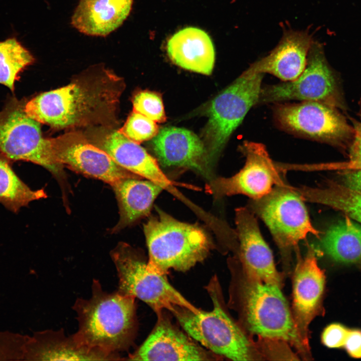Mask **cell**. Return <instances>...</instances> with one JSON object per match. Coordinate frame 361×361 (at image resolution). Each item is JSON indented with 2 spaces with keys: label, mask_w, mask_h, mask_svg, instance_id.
Here are the masks:
<instances>
[{
  "label": "cell",
  "mask_w": 361,
  "mask_h": 361,
  "mask_svg": "<svg viewBox=\"0 0 361 361\" xmlns=\"http://www.w3.org/2000/svg\"><path fill=\"white\" fill-rule=\"evenodd\" d=\"M110 72L43 93L25 104V111L40 123L57 128L102 124L112 118L121 91Z\"/></svg>",
  "instance_id": "6da1fadb"
},
{
  "label": "cell",
  "mask_w": 361,
  "mask_h": 361,
  "mask_svg": "<svg viewBox=\"0 0 361 361\" xmlns=\"http://www.w3.org/2000/svg\"><path fill=\"white\" fill-rule=\"evenodd\" d=\"M72 308L78 323L73 335L81 345L117 355L132 345L137 326L135 298L105 291L94 279L91 296L77 298Z\"/></svg>",
  "instance_id": "7a4b0ae2"
},
{
  "label": "cell",
  "mask_w": 361,
  "mask_h": 361,
  "mask_svg": "<svg viewBox=\"0 0 361 361\" xmlns=\"http://www.w3.org/2000/svg\"><path fill=\"white\" fill-rule=\"evenodd\" d=\"M280 287L253 278L243 270L239 278L233 277L231 301L251 332L264 338L289 342L305 352L308 348L298 335Z\"/></svg>",
  "instance_id": "3957f363"
},
{
  "label": "cell",
  "mask_w": 361,
  "mask_h": 361,
  "mask_svg": "<svg viewBox=\"0 0 361 361\" xmlns=\"http://www.w3.org/2000/svg\"><path fill=\"white\" fill-rule=\"evenodd\" d=\"M156 211L143 225L151 268L163 274L170 269L186 272L208 257L214 244L203 227Z\"/></svg>",
  "instance_id": "277c9868"
},
{
  "label": "cell",
  "mask_w": 361,
  "mask_h": 361,
  "mask_svg": "<svg viewBox=\"0 0 361 361\" xmlns=\"http://www.w3.org/2000/svg\"><path fill=\"white\" fill-rule=\"evenodd\" d=\"M206 289L213 309L196 312L175 306L170 312L179 324L189 336L218 356L233 360L257 359L254 345L225 309L217 277L212 278Z\"/></svg>",
  "instance_id": "5b68a950"
},
{
  "label": "cell",
  "mask_w": 361,
  "mask_h": 361,
  "mask_svg": "<svg viewBox=\"0 0 361 361\" xmlns=\"http://www.w3.org/2000/svg\"><path fill=\"white\" fill-rule=\"evenodd\" d=\"M118 278L117 290L120 294L137 298L157 314L174 306L194 312L196 307L168 281L165 274L151 268L139 250L126 243H120L110 253Z\"/></svg>",
  "instance_id": "8992f818"
},
{
  "label": "cell",
  "mask_w": 361,
  "mask_h": 361,
  "mask_svg": "<svg viewBox=\"0 0 361 361\" xmlns=\"http://www.w3.org/2000/svg\"><path fill=\"white\" fill-rule=\"evenodd\" d=\"M304 202L294 187L285 182L264 197L250 200L247 207L267 227L284 257L309 235L319 236Z\"/></svg>",
  "instance_id": "52a82bcc"
},
{
  "label": "cell",
  "mask_w": 361,
  "mask_h": 361,
  "mask_svg": "<svg viewBox=\"0 0 361 361\" xmlns=\"http://www.w3.org/2000/svg\"><path fill=\"white\" fill-rule=\"evenodd\" d=\"M263 75L243 73L210 102L203 141L211 167L249 110L257 105Z\"/></svg>",
  "instance_id": "ba28073f"
},
{
  "label": "cell",
  "mask_w": 361,
  "mask_h": 361,
  "mask_svg": "<svg viewBox=\"0 0 361 361\" xmlns=\"http://www.w3.org/2000/svg\"><path fill=\"white\" fill-rule=\"evenodd\" d=\"M289 100L315 101L347 109L340 80L328 64L321 44L313 42L306 67L296 79L261 88L257 104Z\"/></svg>",
  "instance_id": "9c48e42d"
},
{
  "label": "cell",
  "mask_w": 361,
  "mask_h": 361,
  "mask_svg": "<svg viewBox=\"0 0 361 361\" xmlns=\"http://www.w3.org/2000/svg\"><path fill=\"white\" fill-rule=\"evenodd\" d=\"M25 104L12 97L0 111V152L9 160L30 161L59 176L62 165L54 156L50 138L43 136L40 123L26 114Z\"/></svg>",
  "instance_id": "30bf717a"
},
{
  "label": "cell",
  "mask_w": 361,
  "mask_h": 361,
  "mask_svg": "<svg viewBox=\"0 0 361 361\" xmlns=\"http://www.w3.org/2000/svg\"><path fill=\"white\" fill-rule=\"evenodd\" d=\"M274 104L273 117L282 130L340 148L349 146L354 128L337 108L315 101Z\"/></svg>",
  "instance_id": "8fae6325"
},
{
  "label": "cell",
  "mask_w": 361,
  "mask_h": 361,
  "mask_svg": "<svg viewBox=\"0 0 361 361\" xmlns=\"http://www.w3.org/2000/svg\"><path fill=\"white\" fill-rule=\"evenodd\" d=\"M239 149L245 157L243 167L232 176L213 179L207 185L209 193L216 198L242 195L255 200L285 182L281 174L283 172L271 159L264 144L244 141Z\"/></svg>",
  "instance_id": "7c38bea8"
},
{
  "label": "cell",
  "mask_w": 361,
  "mask_h": 361,
  "mask_svg": "<svg viewBox=\"0 0 361 361\" xmlns=\"http://www.w3.org/2000/svg\"><path fill=\"white\" fill-rule=\"evenodd\" d=\"M50 141L54 156L60 164L112 187L124 178L139 176L119 165L80 133L69 132Z\"/></svg>",
  "instance_id": "4fadbf2b"
},
{
  "label": "cell",
  "mask_w": 361,
  "mask_h": 361,
  "mask_svg": "<svg viewBox=\"0 0 361 361\" xmlns=\"http://www.w3.org/2000/svg\"><path fill=\"white\" fill-rule=\"evenodd\" d=\"M143 343L125 360H211L218 355L205 349L174 326L163 313Z\"/></svg>",
  "instance_id": "5bb4252c"
},
{
  "label": "cell",
  "mask_w": 361,
  "mask_h": 361,
  "mask_svg": "<svg viewBox=\"0 0 361 361\" xmlns=\"http://www.w3.org/2000/svg\"><path fill=\"white\" fill-rule=\"evenodd\" d=\"M238 255L243 270L258 280L281 286L272 252L260 231L256 216L247 208L236 210Z\"/></svg>",
  "instance_id": "9a60e30c"
},
{
  "label": "cell",
  "mask_w": 361,
  "mask_h": 361,
  "mask_svg": "<svg viewBox=\"0 0 361 361\" xmlns=\"http://www.w3.org/2000/svg\"><path fill=\"white\" fill-rule=\"evenodd\" d=\"M324 284V272L318 265L314 250L309 247L294 272L292 314L298 335L307 348L309 325L320 310Z\"/></svg>",
  "instance_id": "2e32d148"
},
{
  "label": "cell",
  "mask_w": 361,
  "mask_h": 361,
  "mask_svg": "<svg viewBox=\"0 0 361 361\" xmlns=\"http://www.w3.org/2000/svg\"><path fill=\"white\" fill-rule=\"evenodd\" d=\"M153 150L163 167H184L207 176L211 169L202 140L187 129L167 127L152 140Z\"/></svg>",
  "instance_id": "e0dca14e"
},
{
  "label": "cell",
  "mask_w": 361,
  "mask_h": 361,
  "mask_svg": "<svg viewBox=\"0 0 361 361\" xmlns=\"http://www.w3.org/2000/svg\"><path fill=\"white\" fill-rule=\"evenodd\" d=\"M313 42L307 32L287 31L268 55L254 62L243 73H269L284 82L294 80L304 70Z\"/></svg>",
  "instance_id": "ac0fdd59"
},
{
  "label": "cell",
  "mask_w": 361,
  "mask_h": 361,
  "mask_svg": "<svg viewBox=\"0 0 361 361\" xmlns=\"http://www.w3.org/2000/svg\"><path fill=\"white\" fill-rule=\"evenodd\" d=\"M120 355L108 353L81 345L63 329L46 330L27 336L24 359L29 360H116Z\"/></svg>",
  "instance_id": "d6986e66"
},
{
  "label": "cell",
  "mask_w": 361,
  "mask_h": 361,
  "mask_svg": "<svg viewBox=\"0 0 361 361\" xmlns=\"http://www.w3.org/2000/svg\"><path fill=\"white\" fill-rule=\"evenodd\" d=\"M95 144L128 171L170 190L174 184L160 169L156 160L145 149L119 130L106 133Z\"/></svg>",
  "instance_id": "ffe728a7"
},
{
  "label": "cell",
  "mask_w": 361,
  "mask_h": 361,
  "mask_svg": "<svg viewBox=\"0 0 361 361\" xmlns=\"http://www.w3.org/2000/svg\"><path fill=\"white\" fill-rule=\"evenodd\" d=\"M167 52L170 60L188 70L210 75L215 61L214 44L209 35L195 27L183 29L168 40Z\"/></svg>",
  "instance_id": "44dd1931"
},
{
  "label": "cell",
  "mask_w": 361,
  "mask_h": 361,
  "mask_svg": "<svg viewBox=\"0 0 361 361\" xmlns=\"http://www.w3.org/2000/svg\"><path fill=\"white\" fill-rule=\"evenodd\" d=\"M132 3L133 0H80L71 25L86 35L106 37L122 24Z\"/></svg>",
  "instance_id": "7402d4cb"
},
{
  "label": "cell",
  "mask_w": 361,
  "mask_h": 361,
  "mask_svg": "<svg viewBox=\"0 0 361 361\" xmlns=\"http://www.w3.org/2000/svg\"><path fill=\"white\" fill-rule=\"evenodd\" d=\"M119 208V220L112 229L118 232L147 216L153 202L163 189L151 180L139 177H127L112 187Z\"/></svg>",
  "instance_id": "603a6c76"
},
{
  "label": "cell",
  "mask_w": 361,
  "mask_h": 361,
  "mask_svg": "<svg viewBox=\"0 0 361 361\" xmlns=\"http://www.w3.org/2000/svg\"><path fill=\"white\" fill-rule=\"evenodd\" d=\"M321 238V246L332 260L344 264L361 262V224L346 216Z\"/></svg>",
  "instance_id": "cb8c5ba5"
},
{
  "label": "cell",
  "mask_w": 361,
  "mask_h": 361,
  "mask_svg": "<svg viewBox=\"0 0 361 361\" xmlns=\"http://www.w3.org/2000/svg\"><path fill=\"white\" fill-rule=\"evenodd\" d=\"M305 201L325 205L361 224V193L334 182L320 187H295Z\"/></svg>",
  "instance_id": "d4e9b609"
},
{
  "label": "cell",
  "mask_w": 361,
  "mask_h": 361,
  "mask_svg": "<svg viewBox=\"0 0 361 361\" xmlns=\"http://www.w3.org/2000/svg\"><path fill=\"white\" fill-rule=\"evenodd\" d=\"M46 197L44 190H32L17 176L7 161L0 157L1 204L16 213L30 202Z\"/></svg>",
  "instance_id": "484cf974"
},
{
  "label": "cell",
  "mask_w": 361,
  "mask_h": 361,
  "mask_svg": "<svg viewBox=\"0 0 361 361\" xmlns=\"http://www.w3.org/2000/svg\"><path fill=\"white\" fill-rule=\"evenodd\" d=\"M34 61L31 52L15 37L0 42V84L14 91L20 73Z\"/></svg>",
  "instance_id": "4316f807"
},
{
  "label": "cell",
  "mask_w": 361,
  "mask_h": 361,
  "mask_svg": "<svg viewBox=\"0 0 361 361\" xmlns=\"http://www.w3.org/2000/svg\"><path fill=\"white\" fill-rule=\"evenodd\" d=\"M119 130L129 139L139 144L154 137L159 131L156 122L134 111Z\"/></svg>",
  "instance_id": "83f0119b"
},
{
  "label": "cell",
  "mask_w": 361,
  "mask_h": 361,
  "mask_svg": "<svg viewBox=\"0 0 361 361\" xmlns=\"http://www.w3.org/2000/svg\"><path fill=\"white\" fill-rule=\"evenodd\" d=\"M133 111L139 113L155 122L165 121L166 116L161 97L156 93L142 91L137 93L132 101Z\"/></svg>",
  "instance_id": "f1b7e54d"
},
{
  "label": "cell",
  "mask_w": 361,
  "mask_h": 361,
  "mask_svg": "<svg viewBox=\"0 0 361 361\" xmlns=\"http://www.w3.org/2000/svg\"><path fill=\"white\" fill-rule=\"evenodd\" d=\"M345 326L333 323L327 325L321 334V341L326 347L330 348H338L344 346L349 331Z\"/></svg>",
  "instance_id": "f546056e"
},
{
  "label": "cell",
  "mask_w": 361,
  "mask_h": 361,
  "mask_svg": "<svg viewBox=\"0 0 361 361\" xmlns=\"http://www.w3.org/2000/svg\"><path fill=\"white\" fill-rule=\"evenodd\" d=\"M354 132L352 140L349 146V161L346 164L348 169L361 168V122L350 118Z\"/></svg>",
  "instance_id": "4dcf8cb0"
},
{
  "label": "cell",
  "mask_w": 361,
  "mask_h": 361,
  "mask_svg": "<svg viewBox=\"0 0 361 361\" xmlns=\"http://www.w3.org/2000/svg\"><path fill=\"white\" fill-rule=\"evenodd\" d=\"M343 347L350 357L361 358V330L349 329Z\"/></svg>",
  "instance_id": "1f68e13d"
},
{
  "label": "cell",
  "mask_w": 361,
  "mask_h": 361,
  "mask_svg": "<svg viewBox=\"0 0 361 361\" xmlns=\"http://www.w3.org/2000/svg\"><path fill=\"white\" fill-rule=\"evenodd\" d=\"M341 180L343 186L361 193V168L345 170L341 175Z\"/></svg>",
  "instance_id": "d6a6232c"
},
{
  "label": "cell",
  "mask_w": 361,
  "mask_h": 361,
  "mask_svg": "<svg viewBox=\"0 0 361 361\" xmlns=\"http://www.w3.org/2000/svg\"><path fill=\"white\" fill-rule=\"evenodd\" d=\"M359 106V109L358 112V115L360 117L361 119V98L358 102Z\"/></svg>",
  "instance_id": "836d02e7"
}]
</instances>
